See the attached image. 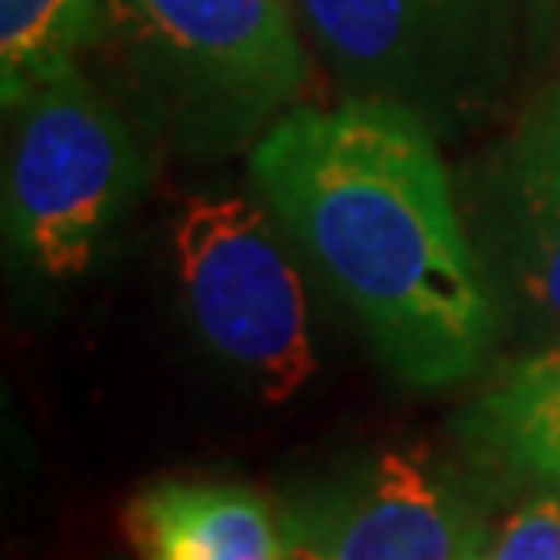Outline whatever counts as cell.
<instances>
[{"label": "cell", "instance_id": "6da1fadb", "mask_svg": "<svg viewBox=\"0 0 560 560\" xmlns=\"http://www.w3.org/2000/svg\"><path fill=\"white\" fill-rule=\"evenodd\" d=\"M266 208L411 386L469 378L499 328L423 120L386 96L287 108L249 154Z\"/></svg>", "mask_w": 560, "mask_h": 560}, {"label": "cell", "instance_id": "7a4b0ae2", "mask_svg": "<svg viewBox=\"0 0 560 560\" xmlns=\"http://www.w3.org/2000/svg\"><path fill=\"white\" fill-rule=\"evenodd\" d=\"M9 117V245L46 279H75L138 191L133 133L80 67L38 83Z\"/></svg>", "mask_w": 560, "mask_h": 560}, {"label": "cell", "instance_id": "3957f363", "mask_svg": "<svg viewBox=\"0 0 560 560\" xmlns=\"http://www.w3.org/2000/svg\"><path fill=\"white\" fill-rule=\"evenodd\" d=\"M183 303L203 345L237 365L266 402H287L316 374L307 295L275 221L245 196H191L175 229Z\"/></svg>", "mask_w": 560, "mask_h": 560}, {"label": "cell", "instance_id": "277c9868", "mask_svg": "<svg viewBox=\"0 0 560 560\" xmlns=\"http://www.w3.org/2000/svg\"><path fill=\"white\" fill-rule=\"evenodd\" d=\"M104 38L162 101L217 125L282 117L307 80L282 0H104Z\"/></svg>", "mask_w": 560, "mask_h": 560}, {"label": "cell", "instance_id": "5b68a950", "mask_svg": "<svg viewBox=\"0 0 560 560\" xmlns=\"http://www.w3.org/2000/svg\"><path fill=\"white\" fill-rule=\"evenodd\" d=\"M460 527L420 453L390 448L300 527L303 560H457Z\"/></svg>", "mask_w": 560, "mask_h": 560}, {"label": "cell", "instance_id": "8992f818", "mask_svg": "<svg viewBox=\"0 0 560 560\" xmlns=\"http://www.w3.org/2000/svg\"><path fill=\"white\" fill-rule=\"evenodd\" d=\"M141 560H291L270 502L229 481H154L125 506Z\"/></svg>", "mask_w": 560, "mask_h": 560}, {"label": "cell", "instance_id": "52a82bcc", "mask_svg": "<svg viewBox=\"0 0 560 560\" xmlns=\"http://www.w3.org/2000/svg\"><path fill=\"white\" fill-rule=\"evenodd\" d=\"M499 196L523 291L560 324V75L506 141Z\"/></svg>", "mask_w": 560, "mask_h": 560}, {"label": "cell", "instance_id": "ba28073f", "mask_svg": "<svg viewBox=\"0 0 560 560\" xmlns=\"http://www.w3.org/2000/svg\"><path fill=\"white\" fill-rule=\"evenodd\" d=\"M486 453L560 494V345L515 361L465 416Z\"/></svg>", "mask_w": 560, "mask_h": 560}, {"label": "cell", "instance_id": "9c48e42d", "mask_svg": "<svg viewBox=\"0 0 560 560\" xmlns=\"http://www.w3.org/2000/svg\"><path fill=\"white\" fill-rule=\"evenodd\" d=\"M295 9L328 62L358 80L407 71L441 13L432 0H295Z\"/></svg>", "mask_w": 560, "mask_h": 560}, {"label": "cell", "instance_id": "30bf717a", "mask_svg": "<svg viewBox=\"0 0 560 560\" xmlns=\"http://www.w3.org/2000/svg\"><path fill=\"white\" fill-rule=\"evenodd\" d=\"M104 38V0H0V96L4 113L38 83L80 67Z\"/></svg>", "mask_w": 560, "mask_h": 560}, {"label": "cell", "instance_id": "8fae6325", "mask_svg": "<svg viewBox=\"0 0 560 560\" xmlns=\"http://www.w3.org/2000/svg\"><path fill=\"white\" fill-rule=\"evenodd\" d=\"M486 560H560V494L523 502L499 527Z\"/></svg>", "mask_w": 560, "mask_h": 560}, {"label": "cell", "instance_id": "7c38bea8", "mask_svg": "<svg viewBox=\"0 0 560 560\" xmlns=\"http://www.w3.org/2000/svg\"><path fill=\"white\" fill-rule=\"evenodd\" d=\"M432 4H436V9H441V13H448V9H460V4H465V0H432Z\"/></svg>", "mask_w": 560, "mask_h": 560}]
</instances>
